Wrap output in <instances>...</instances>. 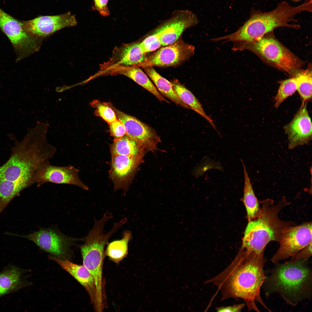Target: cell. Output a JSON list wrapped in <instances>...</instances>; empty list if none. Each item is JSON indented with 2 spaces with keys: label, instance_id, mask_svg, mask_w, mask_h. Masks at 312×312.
I'll list each match as a JSON object with an SVG mask.
<instances>
[{
  "label": "cell",
  "instance_id": "25",
  "mask_svg": "<svg viewBox=\"0 0 312 312\" xmlns=\"http://www.w3.org/2000/svg\"><path fill=\"white\" fill-rule=\"evenodd\" d=\"M112 155L144 156L146 151L134 140L126 135L114 140L110 147Z\"/></svg>",
  "mask_w": 312,
  "mask_h": 312
},
{
  "label": "cell",
  "instance_id": "23",
  "mask_svg": "<svg viewBox=\"0 0 312 312\" xmlns=\"http://www.w3.org/2000/svg\"><path fill=\"white\" fill-rule=\"evenodd\" d=\"M171 82L174 91L180 99L206 119L217 131L213 120L206 114L200 103L193 94L178 80H174Z\"/></svg>",
  "mask_w": 312,
  "mask_h": 312
},
{
  "label": "cell",
  "instance_id": "8",
  "mask_svg": "<svg viewBox=\"0 0 312 312\" xmlns=\"http://www.w3.org/2000/svg\"><path fill=\"white\" fill-rule=\"evenodd\" d=\"M312 222L288 226L283 231L278 242L279 246L271 259L277 264L292 257L312 242Z\"/></svg>",
  "mask_w": 312,
  "mask_h": 312
},
{
  "label": "cell",
  "instance_id": "24",
  "mask_svg": "<svg viewBox=\"0 0 312 312\" xmlns=\"http://www.w3.org/2000/svg\"><path fill=\"white\" fill-rule=\"evenodd\" d=\"M243 165L244 175V195L242 198L245 206L248 221L257 217L260 212L259 202L254 191L246 168L243 161L241 159Z\"/></svg>",
  "mask_w": 312,
  "mask_h": 312
},
{
  "label": "cell",
  "instance_id": "5",
  "mask_svg": "<svg viewBox=\"0 0 312 312\" xmlns=\"http://www.w3.org/2000/svg\"><path fill=\"white\" fill-rule=\"evenodd\" d=\"M307 260L277 265L264 281L266 294H279L287 303L293 306L309 296L312 273L306 263Z\"/></svg>",
  "mask_w": 312,
  "mask_h": 312
},
{
  "label": "cell",
  "instance_id": "31",
  "mask_svg": "<svg viewBox=\"0 0 312 312\" xmlns=\"http://www.w3.org/2000/svg\"><path fill=\"white\" fill-rule=\"evenodd\" d=\"M109 125V132L111 135L114 137V140L119 139L126 135L125 127L118 119Z\"/></svg>",
  "mask_w": 312,
  "mask_h": 312
},
{
  "label": "cell",
  "instance_id": "21",
  "mask_svg": "<svg viewBox=\"0 0 312 312\" xmlns=\"http://www.w3.org/2000/svg\"><path fill=\"white\" fill-rule=\"evenodd\" d=\"M23 270L12 265L4 269L0 273V298L26 285L23 279Z\"/></svg>",
  "mask_w": 312,
  "mask_h": 312
},
{
  "label": "cell",
  "instance_id": "10",
  "mask_svg": "<svg viewBox=\"0 0 312 312\" xmlns=\"http://www.w3.org/2000/svg\"><path fill=\"white\" fill-rule=\"evenodd\" d=\"M79 172L78 169L72 165L54 166L47 160L37 168L33 178L34 184H36L37 187L48 182L67 184L88 190V187L80 179Z\"/></svg>",
  "mask_w": 312,
  "mask_h": 312
},
{
  "label": "cell",
  "instance_id": "12",
  "mask_svg": "<svg viewBox=\"0 0 312 312\" xmlns=\"http://www.w3.org/2000/svg\"><path fill=\"white\" fill-rule=\"evenodd\" d=\"M198 23L197 16L192 12L177 10L153 32L159 37L162 46H166L175 42L186 29Z\"/></svg>",
  "mask_w": 312,
  "mask_h": 312
},
{
  "label": "cell",
  "instance_id": "28",
  "mask_svg": "<svg viewBox=\"0 0 312 312\" xmlns=\"http://www.w3.org/2000/svg\"><path fill=\"white\" fill-rule=\"evenodd\" d=\"M279 83L280 85L274 99V106L276 108H278L285 100L297 90V85L294 77L280 81Z\"/></svg>",
  "mask_w": 312,
  "mask_h": 312
},
{
  "label": "cell",
  "instance_id": "7",
  "mask_svg": "<svg viewBox=\"0 0 312 312\" xmlns=\"http://www.w3.org/2000/svg\"><path fill=\"white\" fill-rule=\"evenodd\" d=\"M272 32L252 42H236L233 48L251 51L269 65L294 77L304 62L276 39Z\"/></svg>",
  "mask_w": 312,
  "mask_h": 312
},
{
  "label": "cell",
  "instance_id": "18",
  "mask_svg": "<svg viewBox=\"0 0 312 312\" xmlns=\"http://www.w3.org/2000/svg\"><path fill=\"white\" fill-rule=\"evenodd\" d=\"M139 44H124L115 49L109 60L101 65L100 71L117 67H139L147 58Z\"/></svg>",
  "mask_w": 312,
  "mask_h": 312
},
{
  "label": "cell",
  "instance_id": "17",
  "mask_svg": "<svg viewBox=\"0 0 312 312\" xmlns=\"http://www.w3.org/2000/svg\"><path fill=\"white\" fill-rule=\"evenodd\" d=\"M21 236L34 242L41 249L57 256L64 254L70 246L79 240L51 229H40L38 231Z\"/></svg>",
  "mask_w": 312,
  "mask_h": 312
},
{
  "label": "cell",
  "instance_id": "27",
  "mask_svg": "<svg viewBox=\"0 0 312 312\" xmlns=\"http://www.w3.org/2000/svg\"><path fill=\"white\" fill-rule=\"evenodd\" d=\"M298 91L302 102L312 100V69L310 66L307 69H299L294 76Z\"/></svg>",
  "mask_w": 312,
  "mask_h": 312
},
{
  "label": "cell",
  "instance_id": "22",
  "mask_svg": "<svg viewBox=\"0 0 312 312\" xmlns=\"http://www.w3.org/2000/svg\"><path fill=\"white\" fill-rule=\"evenodd\" d=\"M147 76L151 79L161 94L176 104L183 107L191 109L188 105L183 102L174 91L171 82L160 75L152 66L144 68Z\"/></svg>",
  "mask_w": 312,
  "mask_h": 312
},
{
  "label": "cell",
  "instance_id": "32",
  "mask_svg": "<svg viewBox=\"0 0 312 312\" xmlns=\"http://www.w3.org/2000/svg\"><path fill=\"white\" fill-rule=\"evenodd\" d=\"M312 255V242L299 251L288 262H294L303 260H307Z\"/></svg>",
  "mask_w": 312,
  "mask_h": 312
},
{
  "label": "cell",
  "instance_id": "19",
  "mask_svg": "<svg viewBox=\"0 0 312 312\" xmlns=\"http://www.w3.org/2000/svg\"><path fill=\"white\" fill-rule=\"evenodd\" d=\"M50 257L73 276L84 287L89 294L94 306L96 299V286L94 279L88 270L83 265L76 264L67 260L54 257Z\"/></svg>",
  "mask_w": 312,
  "mask_h": 312
},
{
  "label": "cell",
  "instance_id": "3",
  "mask_svg": "<svg viewBox=\"0 0 312 312\" xmlns=\"http://www.w3.org/2000/svg\"><path fill=\"white\" fill-rule=\"evenodd\" d=\"M259 202L261 206L260 213L255 219L248 221L240 248L248 253L257 255L264 254L265 247L270 242H278L287 227L296 225L279 217L282 209L290 204L285 196L276 204L271 199Z\"/></svg>",
  "mask_w": 312,
  "mask_h": 312
},
{
  "label": "cell",
  "instance_id": "2",
  "mask_svg": "<svg viewBox=\"0 0 312 312\" xmlns=\"http://www.w3.org/2000/svg\"><path fill=\"white\" fill-rule=\"evenodd\" d=\"M264 254L249 253L241 248L235 258L222 272L207 281L220 291L221 299L240 298L245 302L249 310L259 311L255 302L269 309L260 294L266 277L263 267L266 262Z\"/></svg>",
  "mask_w": 312,
  "mask_h": 312
},
{
  "label": "cell",
  "instance_id": "16",
  "mask_svg": "<svg viewBox=\"0 0 312 312\" xmlns=\"http://www.w3.org/2000/svg\"><path fill=\"white\" fill-rule=\"evenodd\" d=\"M143 156L112 155L109 176L114 190H126L139 166L143 162Z\"/></svg>",
  "mask_w": 312,
  "mask_h": 312
},
{
  "label": "cell",
  "instance_id": "26",
  "mask_svg": "<svg viewBox=\"0 0 312 312\" xmlns=\"http://www.w3.org/2000/svg\"><path fill=\"white\" fill-rule=\"evenodd\" d=\"M131 236L130 231H125L122 239L113 241L108 244L105 254L116 263L121 261L127 254L128 244Z\"/></svg>",
  "mask_w": 312,
  "mask_h": 312
},
{
  "label": "cell",
  "instance_id": "11",
  "mask_svg": "<svg viewBox=\"0 0 312 312\" xmlns=\"http://www.w3.org/2000/svg\"><path fill=\"white\" fill-rule=\"evenodd\" d=\"M107 103L115 112L117 119L123 124L126 135L146 151L154 153L157 150V145L161 140L154 129L135 117L118 110L112 104Z\"/></svg>",
  "mask_w": 312,
  "mask_h": 312
},
{
  "label": "cell",
  "instance_id": "30",
  "mask_svg": "<svg viewBox=\"0 0 312 312\" xmlns=\"http://www.w3.org/2000/svg\"><path fill=\"white\" fill-rule=\"evenodd\" d=\"M139 44L142 51L145 53L155 51L162 46L159 37L154 32Z\"/></svg>",
  "mask_w": 312,
  "mask_h": 312
},
{
  "label": "cell",
  "instance_id": "34",
  "mask_svg": "<svg viewBox=\"0 0 312 312\" xmlns=\"http://www.w3.org/2000/svg\"><path fill=\"white\" fill-rule=\"evenodd\" d=\"M245 306L244 303L236 304L231 306L217 307L216 310L220 312H240Z\"/></svg>",
  "mask_w": 312,
  "mask_h": 312
},
{
  "label": "cell",
  "instance_id": "4",
  "mask_svg": "<svg viewBox=\"0 0 312 312\" xmlns=\"http://www.w3.org/2000/svg\"><path fill=\"white\" fill-rule=\"evenodd\" d=\"M312 3V0H306L302 4L293 7L284 1L273 10L266 12L252 9L250 18L238 30L220 39L236 42H250L279 27L298 29L299 25L289 23L294 20L296 15L302 12H311Z\"/></svg>",
  "mask_w": 312,
  "mask_h": 312
},
{
  "label": "cell",
  "instance_id": "14",
  "mask_svg": "<svg viewBox=\"0 0 312 312\" xmlns=\"http://www.w3.org/2000/svg\"><path fill=\"white\" fill-rule=\"evenodd\" d=\"M24 30L36 37H44L67 27L76 25L75 16L70 12L54 16H41L22 21Z\"/></svg>",
  "mask_w": 312,
  "mask_h": 312
},
{
  "label": "cell",
  "instance_id": "1",
  "mask_svg": "<svg viewBox=\"0 0 312 312\" xmlns=\"http://www.w3.org/2000/svg\"><path fill=\"white\" fill-rule=\"evenodd\" d=\"M55 147L42 135L28 132L16 143L10 157L0 166V200L10 202L23 190L34 184V174L43 162L51 158Z\"/></svg>",
  "mask_w": 312,
  "mask_h": 312
},
{
  "label": "cell",
  "instance_id": "13",
  "mask_svg": "<svg viewBox=\"0 0 312 312\" xmlns=\"http://www.w3.org/2000/svg\"><path fill=\"white\" fill-rule=\"evenodd\" d=\"M146 58L139 67H166L178 65L187 60L194 53V47L181 40L166 46Z\"/></svg>",
  "mask_w": 312,
  "mask_h": 312
},
{
  "label": "cell",
  "instance_id": "33",
  "mask_svg": "<svg viewBox=\"0 0 312 312\" xmlns=\"http://www.w3.org/2000/svg\"><path fill=\"white\" fill-rule=\"evenodd\" d=\"M108 0H94L93 9L96 10L102 16H108L110 14L107 6Z\"/></svg>",
  "mask_w": 312,
  "mask_h": 312
},
{
  "label": "cell",
  "instance_id": "6",
  "mask_svg": "<svg viewBox=\"0 0 312 312\" xmlns=\"http://www.w3.org/2000/svg\"><path fill=\"white\" fill-rule=\"evenodd\" d=\"M106 222L103 218L99 220H95L92 229L84 238L85 243L81 247L83 265L91 274L95 282L96 294L94 307L97 312H102L104 308L102 271L104 248L109 238L118 230L114 226L109 232L103 233Z\"/></svg>",
  "mask_w": 312,
  "mask_h": 312
},
{
  "label": "cell",
  "instance_id": "15",
  "mask_svg": "<svg viewBox=\"0 0 312 312\" xmlns=\"http://www.w3.org/2000/svg\"><path fill=\"white\" fill-rule=\"evenodd\" d=\"M302 102L294 118L284 127L288 140V148L292 149L308 143L312 139V123L307 108Z\"/></svg>",
  "mask_w": 312,
  "mask_h": 312
},
{
  "label": "cell",
  "instance_id": "29",
  "mask_svg": "<svg viewBox=\"0 0 312 312\" xmlns=\"http://www.w3.org/2000/svg\"><path fill=\"white\" fill-rule=\"evenodd\" d=\"M90 105L96 108L95 115L102 118L109 124L117 119L115 112L107 103H102L95 100L91 102Z\"/></svg>",
  "mask_w": 312,
  "mask_h": 312
},
{
  "label": "cell",
  "instance_id": "35",
  "mask_svg": "<svg viewBox=\"0 0 312 312\" xmlns=\"http://www.w3.org/2000/svg\"><path fill=\"white\" fill-rule=\"evenodd\" d=\"M293 0V1H300V0Z\"/></svg>",
  "mask_w": 312,
  "mask_h": 312
},
{
  "label": "cell",
  "instance_id": "20",
  "mask_svg": "<svg viewBox=\"0 0 312 312\" xmlns=\"http://www.w3.org/2000/svg\"><path fill=\"white\" fill-rule=\"evenodd\" d=\"M106 74L125 76L151 93L160 101L169 103L159 92L147 75L139 67H114L107 70Z\"/></svg>",
  "mask_w": 312,
  "mask_h": 312
},
{
  "label": "cell",
  "instance_id": "9",
  "mask_svg": "<svg viewBox=\"0 0 312 312\" xmlns=\"http://www.w3.org/2000/svg\"><path fill=\"white\" fill-rule=\"evenodd\" d=\"M0 28L11 42L19 61L38 49L37 40L24 29L22 21L0 8Z\"/></svg>",
  "mask_w": 312,
  "mask_h": 312
}]
</instances>
